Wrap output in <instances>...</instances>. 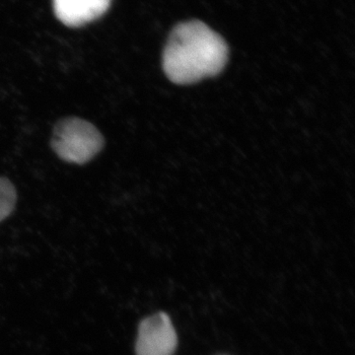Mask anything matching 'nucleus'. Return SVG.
Here are the masks:
<instances>
[{"label":"nucleus","instance_id":"nucleus-1","mask_svg":"<svg viewBox=\"0 0 355 355\" xmlns=\"http://www.w3.org/2000/svg\"><path fill=\"white\" fill-rule=\"evenodd\" d=\"M228 60V46L220 35L202 21L180 23L163 53V69L172 83L193 84L214 76Z\"/></svg>","mask_w":355,"mask_h":355},{"label":"nucleus","instance_id":"nucleus-2","mask_svg":"<svg viewBox=\"0 0 355 355\" xmlns=\"http://www.w3.org/2000/svg\"><path fill=\"white\" fill-rule=\"evenodd\" d=\"M51 147L65 162L83 165L100 153L104 147V137L89 121L65 118L53 128Z\"/></svg>","mask_w":355,"mask_h":355},{"label":"nucleus","instance_id":"nucleus-3","mask_svg":"<svg viewBox=\"0 0 355 355\" xmlns=\"http://www.w3.org/2000/svg\"><path fill=\"white\" fill-rule=\"evenodd\" d=\"M177 334L171 319L158 313L139 324L135 345L137 355H173L177 347Z\"/></svg>","mask_w":355,"mask_h":355},{"label":"nucleus","instance_id":"nucleus-4","mask_svg":"<svg viewBox=\"0 0 355 355\" xmlns=\"http://www.w3.org/2000/svg\"><path fill=\"white\" fill-rule=\"evenodd\" d=\"M111 0H53L58 19L69 27L92 22L106 12Z\"/></svg>","mask_w":355,"mask_h":355},{"label":"nucleus","instance_id":"nucleus-5","mask_svg":"<svg viewBox=\"0 0 355 355\" xmlns=\"http://www.w3.org/2000/svg\"><path fill=\"white\" fill-rule=\"evenodd\" d=\"M17 193L12 183L0 177V222L10 216L15 207Z\"/></svg>","mask_w":355,"mask_h":355}]
</instances>
